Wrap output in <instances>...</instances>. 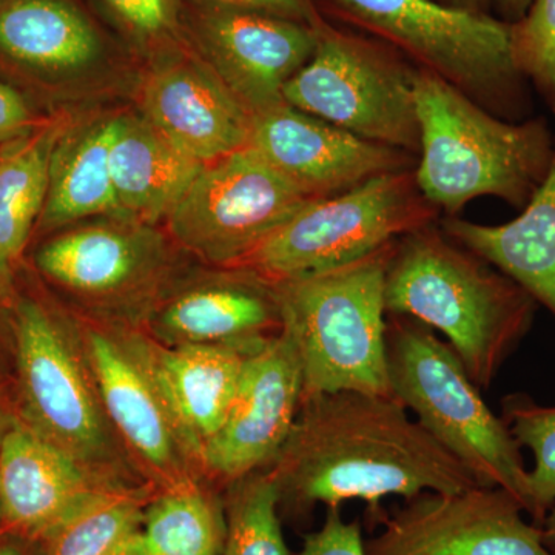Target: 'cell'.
I'll list each match as a JSON object with an SVG mask.
<instances>
[{
    "mask_svg": "<svg viewBox=\"0 0 555 555\" xmlns=\"http://www.w3.org/2000/svg\"><path fill=\"white\" fill-rule=\"evenodd\" d=\"M397 243L270 288L281 331L294 341L301 361L302 398L341 390L392 396L385 286Z\"/></svg>",
    "mask_w": 555,
    "mask_h": 555,
    "instance_id": "obj_4",
    "label": "cell"
},
{
    "mask_svg": "<svg viewBox=\"0 0 555 555\" xmlns=\"http://www.w3.org/2000/svg\"><path fill=\"white\" fill-rule=\"evenodd\" d=\"M540 528H542L543 532V543H545L547 551L555 555V503L551 506V509L547 511L545 520H543Z\"/></svg>",
    "mask_w": 555,
    "mask_h": 555,
    "instance_id": "obj_38",
    "label": "cell"
},
{
    "mask_svg": "<svg viewBox=\"0 0 555 555\" xmlns=\"http://www.w3.org/2000/svg\"><path fill=\"white\" fill-rule=\"evenodd\" d=\"M90 352L102 398L113 422L153 466H169L173 460L169 425L147 382L102 335H91Z\"/></svg>",
    "mask_w": 555,
    "mask_h": 555,
    "instance_id": "obj_25",
    "label": "cell"
},
{
    "mask_svg": "<svg viewBox=\"0 0 555 555\" xmlns=\"http://www.w3.org/2000/svg\"><path fill=\"white\" fill-rule=\"evenodd\" d=\"M302 400L297 347L284 331L259 339L248 352L224 425L206 444L219 476L243 480L275 460L286 443Z\"/></svg>",
    "mask_w": 555,
    "mask_h": 555,
    "instance_id": "obj_13",
    "label": "cell"
},
{
    "mask_svg": "<svg viewBox=\"0 0 555 555\" xmlns=\"http://www.w3.org/2000/svg\"><path fill=\"white\" fill-rule=\"evenodd\" d=\"M299 555H366L360 521H346L339 507H328L323 526L306 537Z\"/></svg>",
    "mask_w": 555,
    "mask_h": 555,
    "instance_id": "obj_32",
    "label": "cell"
},
{
    "mask_svg": "<svg viewBox=\"0 0 555 555\" xmlns=\"http://www.w3.org/2000/svg\"><path fill=\"white\" fill-rule=\"evenodd\" d=\"M247 147L313 199L341 195L382 175L414 170L418 163L411 153L358 138L287 102L254 116Z\"/></svg>",
    "mask_w": 555,
    "mask_h": 555,
    "instance_id": "obj_12",
    "label": "cell"
},
{
    "mask_svg": "<svg viewBox=\"0 0 555 555\" xmlns=\"http://www.w3.org/2000/svg\"><path fill=\"white\" fill-rule=\"evenodd\" d=\"M100 492L75 456L25 423H11L0 440L2 532L42 542Z\"/></svg>",
    "mask_w": 555,
    "mask_h": 555,
    "instance_id": "obj_16",
    "label": "cell"
},
{
    "mask_svg": "<svg viewBox=\"0 0 555 555\" xmlns=\"http://www.w3.org/2000/svg\"><path fill=\"white\" fill-rule=\"evenodd\" d=\"M0 295H5V294H3L2 288H0Z\"/></svg>",
    "mask_w": 555,
    "mask_h": 555,
    "instance_id": "obj_41",
    "label": "cell"
},
{
    "mask_svg": "<svg viewBox=\"0 0 555 555\" xmlns=\"http://www.w3.org/2000/svg\"><path fill=\"white\" fill-rule=\"evenodd\" d=\"M141 506L122 494L100 492L46 540V555H113L142 528Z\"/></svg>",
    "mask_w": 555,
    "mask_h": 555,
    "instance_id": "obj_27",
    "label": "cell"
},
{
    "mask_svg": "<svg viewBox=\"0 0 555 555\" xmlns=\"http://www.w3.org/2000/svg\"><path fill=\"white\" fill-rule=\"evenodd\" d=\"M317 28L315 53L284 87V101L358 138L418 158V68L363 33L339 30L323 17Z\"/></svg>",
    "mask_w": 555,
    "mask_h": 555,
    "instance_id": "obj_8",
    "label": "cell"
},
{
    "mask_svg": "<svg viewBox=\"0 0 555 555\" xmlns=\"http://www.w3.org/2000/svg\"><path fill=\"white\" fill-rule=\"evenodd\" d=\"M332 14L386 43L499 118L529 113L528 80L511 54V24L436 0H324Z\"/></svg>",
    "mask_w": 555,
    "mask_h": 555,
    "instance_id": "obj_6",
    "label": "cell"
},
{
    "mask_svg": "<svg viewBox=\"0 0 555 555\" xmlns=\"http://www.w3.org/2000/svg\"><path fill=\"white\" fill-rule=\"evenodd\" d=\"M113 133L115 118L65 126L51 155L43 229L93 217L122 219L109 173Z\"/></svg>",
    "mask_w": 555,
    "mask_h": 555,
    "instance_id": "obj_21",
    "label": "cell"
},
{
    "mask_svg": "<svg viewBox=\"0 0 555 555\" xmlns=\"http://www.w3.org/2000/svg\"><path fill=\"white\" fill-rule=\"evenodd\" d=\"M120 31L142 47L175 49L181 40V0H98Z\"/></svg>",
    "mask_w": 555,
    "mask_h": 555,
    "instance_id": "obj_31",
    "label": "cell"
},
{
    "mask_svg": "<svg viewBox=\"0 0 555 555\" xmlns=\"http://www.w3.org/2000/svg\"><path fill=\"white\" fill-rule=\"evenodd\" d=\"M505 489L474 486L423 492L383 517L382 534L364 542L366 555H553L540 526Z\"/></svg>",
    "mask_w": 555,
    "mask_h": 555,
    "instance_id": "obj_10",
    "label": "cell"
},
{
    "mask_svg": "<svg viewBox=\"0 0 555 555\" xmlns=\"http://www.w3.org/2000/svg\"><path fill=\"white\" fill-rule=\"evenodd\" d=\"M313 201L244 147L206 164L167 221L182 246L230 268Z\"/></svg>",
    "mask_w": 555,
    "mask_h": 555,
    "instance_id": "obj_9",
    "label": "cell"
},
{
    "mask_svg": "<svg viewBox=\"0 0 555 555\" xmlns=\"http://www.w3.org/2000/svg\"><path fill=\"white\" fill-rule=\"evenodd\" d=\"M201 9L257 11L315 25L321 20L315 0H193Z\"/></svg>",
    "mask_w": 555,
    "mask_h": 555,
    "instance_id": "obj_33",
    "label": "cell"
},
{
    "mask_svg": "<svg viewBox=\"0 0 555 555\" xmlns=\"http://www.w3.org/2000/svg\"><path fill=\"white\" fill-rule=\"evenodd\" d=\"M222 555H291L281 531L275 478H243L230 506Z\"/></svg>",
    "mask_w": 555,
    "mask_h": 555,
    "instance_id": "obj_28",
    "label": "cell"
},
{
    "mask_svg": "<svg viewBox=\"0 0 555 555\" xmlns=\"http://www.w3.org/2000/svg\"><path fill=\"white\" fill-rule=\"evenodd\" d=\"M238 346L184 345L160 358L159 379L182 426L208 443L229 414L244 361L259 339Z\"/></svg>",
    "mask_w": 555,
    "mask_h": 555,
    "instance_id": "obj_22",
    "label": "cell"
},
{
    "mask_svg": "<svg viewBox=\"0 0 555 555\" xmlns=\"http://www.w3.org/2000/svg\"><path fill=\"white\" fill-rule=\"evenodd\" d=\"M531 2L532 0H492V9L499 14V20L514 24L525 16Z\"/></svg>",
    "mask_w": 555,
    "mask_h": 555,
    "instance_id": "obj_36",
    "label": "cell"
},
{
    "mask_svg": "<svg viewBox=\"0 0 555 555\" xmlns=\"http://www.w3.org/2000/svg\"><path fill=\"white\" fill-rule=\"evenodd\" d=\"M390 392L480 486L505 489L531 516L529 469L502 416L485 403L448 343L412 318L392 315L386 331Z\"/></svg>",
    "mask_w": 555,
    "mask_h": 555,
    "instance_id": "obj_5",
    "label": "cell"
},
{
    "mask_svg": "<svg viewBox=\"0 0 555 555\" xmlns=\"http://www.w3.org/2000/svg\"><path fill=\"white\" fill-rule=\"evenodd\" d=\"M385 302L390 315L441 332L480 389L494 383L537 312L524 288L433 224L398 240Z\"/></svg>",
    "mask_w": 555,
    "mask_h": 555,
    "instance_id": "obj_2",
    "label": "cell"
},
{
    "mask_svg": "<svg viewBox=\"0 0 555 555\" xmlns=\"http://www.w3.org/2000/svg\"><path fill=\"white\" fill-rule=\"evenodd\" d=\"M160 326L184 345H228L281 327L275 297L255 281L195 288L171 301Z\"/></svg>",
    "mask_w": 555,
    "mask_h": 555,
    "instance_id": "obj_24",
    "label": "cell"
},
{
    "mask_svg": "<svg viewBox=\"0 0 555 555\" xmlns=\"http://www.w3.org/2000/svg\"><path fill=\"white\" fill-rule=\"evenodd\" d=\"M441 232L518 284L555 318V152L547 177L520 217L502 225L448 218Z\"/></svg>",
    "mask_w": 555,
    "mask_h": 555,
    "instance_id": "obj_18",
    "label": "cell"
},
{
    "mask_svg": "<svg viewBox=\"0 0 555 555\" xmlns=\"http://www.w3.org/2000/svg\"><path fill=\"white\" fill-rule=\"evenodd\" d=\"M436 2L451 9L473 11V13H489L492 9V0H436Z\"/></svg>",
    "mask_w": 555,
    "mask_h": 555,
    "instance_id": "obj_37",
    "label": "cell"
},
{
    "mask_svg": "<svg viewBox=\"0 0 555 555\" xmlns=\"http://www.w3.org/2000/svg\"><path fill=\"white\" fill-rule=\"evenodd\" d=\"M2 534H3V532H2V528H0V535H2Z\"/></svg>",
    "mask_w": 555,
    "mask_h": 555,
    "instance_id": "obj_42",
    "label": "cell"
},
{
    "mask_svg": "<svg viewBox=\"0 0 555 555\" xmlns=\"http://www.w3.org/2000/svg\"><path fill=\"white\" fill-rule=\"evenodd\" d=\"M0 555H46V553L39 540L3 532L0 535Z\"/></svg>",
    "mask_w": 555,
    "mask_h": 555,
    "instance_id": "obj_35",
    "label": "cell"
},
{
    "mask_svg": "<svg viewBox=\"0 0 555 555\" xmlns=\"http://www.w3.org/2000/svg\"><path fill=\"white\" fill-rule=\"evenodd\" d=\"M40 124L24 94L0 80V145L25 137Z\"/></svg>",
    "mask_w": 555,
    "mask_h": 555,
    "instance_id": "obj_34",
    "label": "cell"
},
{
    "mask_svg": "<svg viewBox=\"0 0 555 555\" xmlns=\"http://www.w3.org/2000/svg\"><path fill=\"white\" fill-rule=\"evenodd\" d=\"M509 40L517 72L555 116V0H532L525 16L511 24Z\"/></svg>",
    "mask_w": 555,
    "mask_h": 555,
    "instance_id": "obj_30",
    "label": "cell"
},
{
    "mask_svg": "<svg viewBox=\"0 0 555 555\" xmlns=\"http://www.w3.org/2000/svg\"><path fill=\"white\" fill-rule=\"evenodd\" d=\"M305 416L275 456L280 503L339 507L363 500L383 520L379 502L480 486L393 396L341 392L302 398Z\"/></svg>",
    "mask_w": 555,
    "mask_h": 555,
    "instance_id": "obj_1",
    "label": "cell"
},
{
    "mask_svg": "<svg viewBox=\"0 0 555 555\" xmlns=\"http://www.w3.org/2000/svg\"><path fill=\"white\" fill-rule=\"evenodd\" d=\"M317 24L257 11L199 9L190 28L203 60L257 116L286 102L284 87L315 53Z\"/></svg>",
    "mask_w": 555,
    "mask_h": 555,
    "instance_id": "obj_11",
    "label": "cell"
},
{
    "mask_svg": "<svg viewBox=\"0 0 555 555\" xmlns=\"http://www.w3.org/2000/svg\"><path fill=\"white\" fill-rule=\"evenodd\" d=\"M65 124L42 122L0 145V288L10 291L11 278L42 217L49 192L50 163Z\"/></svg>",
    "mask_w": 555,
    "mask_h": 555,
    "instance_id": "obj_23",
    "label": "cell"
},
{
    "mask_svg": "<svg viewBox=\"0 0 555 555\" xmlns=\"http://www.w3.org/2000/svg\"><path fill=\"white\" fill-rule=\"evenodd\" d=\"M502 418L518 447L534 454V469L529 470L531 520L542 526L555 503V406H540L525 393L503 398Z\"/></svg>",
    "mask_w": 555,
    "mask_h": 555,
    "instance_id": "obj_29",
    "label": "cell"
},
{
    "mask_svg": "<svg viewBox=\"0 0 555 555\" xmlns=\"http://www.w3.org/2000/svg\"><path fill=\"white\" fill-rule=\"evenodd\" d=\"M437 215L416 185L415 169L393 171L313 201L230 268L272 288L366 257L427 228Z\"/></svg>",
    "mask_w": 555,
    "mask_h": 555,
    "instance_id": "obj_7",
    "label": "cell"
},
{
    "mask_svg": "<svg viewBox=\"0 0 555 555\" xmlns=\"http://www.w3.org/2000/svg\"><path fill=\"white\" fill-rule=\"evenodd\" d=\"M145 224L118 219L83 225L43 244L36 266L43 275L80 294H109L133 281L149 258Z\"/></svg>",
    "mask_w": 555,
    "mask_h": 555,
    "instance_id": "obj_20",
    "label": "cell"
},
{
    "mask_svg": "<svg viewBox=\"0 0 555 555\" xmlns=\"http://www.w3.org/2000/svg\"><path fill=\"white\" fill-rule=\"evenodd\" d=\"M420 155L415 179L434 207L454 217L469 201L494 196L528 206L553 164V133L542 118L492 115L447 80L415 75Z\"/></svg>",
    "mask_w": 555,
    "mask_h": 555,
    "instance_id": "obj_3",
    "label": "cell"
},
{
    "mask_svg": "<svg viewBox=\"0 0 555 555\" xmlns=\"http://www.w3.org/2000/svg\"><path fill=\"white\" fill-rule=\"evenodd\" d=\"M10 426L11 423L9 420H7L5 412H3L2 406H0V440H2V437L5 436V433L9 430Z\"/></svg>",
    "mask_w": 555,
    "mask_h": 555,
    "instance_id": "obj_40",
    "label": "cell"
},
{
    "mask_svg": "<svg viewBox=\"0 0 555 555\" xmlns=\"http://www.w3.org/2000/svg\"><path fill=\"white\" fill-rule=\"evenodd\" d=\"M225 532L214 502L195 489H178L150 505L141 539L149 555H222Z\"/></svg>",
    "mask_w": 555,
    "mask_h": 555,
    "instance_id": "obj_26",
    "label": "cell"
},
{
    "mask_svg": "<svg viewBox=\"0 0 555 555\" xmlns=\"http://www.w3.org/2000/svg\"><path fill=\"white\" fill-rule=\"evenodd\" d=\"M113 555H149L144 545H142L141 531L131 537L130 540H127Z\"/></svg>",
    "mask_w": 555,
    "mask_h": 555,
    "instance_id": "obj_39",
    "label": "cell"
},
{
    "mask_svg": "<svg viewBox=\"0 0 555 555\" xmlns=\"http://www.w3.org/2000/svg\"><path fill=\"white\" fill-rule=\"evenodd\" d=\"M144 118L201 163L247 147L254 116L203 57L164 54L142 87Z\"/></svg>",
    "mask_w": 555,
    "mask_h": 555,
    "instance_id": "obj_15",
    "label": "cell"
},
{
    "mask_svg": "<svg viewBox=\"0 0 555 555\" xmlns=\"http://www.w3.org/2000/svg\"><path fill=\"white\" fill-rule=\"evenodd\" d=\"M105 54L100 28L73 0H0V60L25 75L82 78Z\"/></svg>",
    "mask_w": 555,
    "mask_h": 555,
    "instance_id": "obj_17",
    "label": "cell"
},
{
    "mask_svg": "<svg viewBox=\"0 0 555 555\" xmlns=\"http://www.w3.org/2000/svg\"><path fill=\"white\" fill-rule=\"evenodd\" d=\"M204 166L144 116H116L109 173L122 219H167Z\"/></svg>",
    "mask_w": 555,
    "mask_h": 555,
    "instance_id": "obj_19",
    "label": "cell"
},
{
    "mask_svg": "<svg viewBox=\"0 0 555 555\" xmlns=\"http://www.w3.org/2000/svg\"><path fill=\"white\" fill-rule=\"evenodd\" d=\"M13 320L25 425L75 459L94 451L100 418L56 321L28 298L17 301Z\"/></svg>",
    "mask_w": 555,
    "mask_h": 555,
    "instance_id": "obj_14",
    "label": "cell"
}]
</instances>
